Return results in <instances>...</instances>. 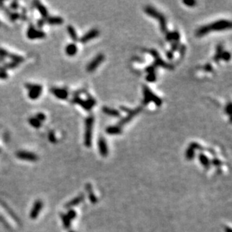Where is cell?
I'll return each instance as SVG.
<instances>
[{
    "label": "cell",
    "mask_w": 232,
    "mask_h": 232,
    "mask_svg": "<svg viewBox=\"0 0 232 232\" xmlns=\"http://www.w3.org/2000/svg\"><path fill=\"white\" fill-rule=\"evenodd\" d=\"M144 12H145V13L147 14V15H148L149 16L153 17L158 20V21L160 23V28H161V32H162L163 33H165V34H166L167 32H168V31H167V20L166 18L164 17V15L151 6L146 7V8H144Z\"/></svg>",
    "instance_id": "1"
},
{
    "label": "cell",
    "mask_w": 232,
    "mask_h": 232,
    "mask_svg": "<svg viewBox=\"0 0 232 232\" xmlns=\"http://www.w3.org/2000/svg\"><path fill=\"white\" fill-rule=\"evenodd\" d=\"M143 105H148L150 102H153L156 106H161L162 104V100L159 97L157 96L156 94L153 93L150 89V87L147 85L143 86Z\"/></svg>",
    "instance_id": "2"
},
{
    "label": "cell",
    "mask_w": 232,
    "mask_h": 232,
    "mask_svg": "<svg viewBox=\"0 0 232 232\" xmlns=\"http://www.w3.org/2000/svg\"><path fill=\"white\" fill-rule=\"evenodd\" d=\"M94 123L93 116H89L85 121V134H84V144L87 147L92 146V132Z\"/></svg>",
    "instance_id": "3"
},
{
    "label": "cell",
    "mask_w": 232,
    "mask_h": 232,
    "mask_svg": "<svg viewBox=\"0 0 232 232\" xmlns=\"http://www.w3.org/2000/svg\"><path fill=\"white\" fill-rule=\"evenodd\" d=\"M71 102L74 104L79 105L80 106L82 107L84 110H86L87 111H89L92 109V107L95 105V100L91 96H89V95L87 100H84L81 98H80L79 96H74L72 100H71Z\"/></svg>",
    "instance_id": "4"
},
{
    "label": "cell",
    "mask_w": 232,
    "mask_h": 232,
    "mask_svg": "<svg viewBox=\"0 0 232 232\" xmlns=\"http://www.w3.org/2000/svg\"><path fill=\"white\" fill-rule=\"evenodd\" d=\"M231 23L227 20H219L210 25H207L209 32L211 31H222L228 29H231Z\"/></svg>",
    "instance_id": "5"
},
{
    "label": "cell",
    "mask_w": 232,
    "mask_h": 232,
    "mask_svg": "<svg viewBox=\"0 0 232 232\" xmlns=\"http://www.w3.org/2000/svg\"><path fill=\"white\" fill-rule=\"evenodd\" d=\"M149 52H150V54L153 56V58H154L155 60L154 63H153V64L152 65L155 68H156V67H158V66H160V67H162V68H167V69H170V70H172L173 68H174L172 65L168 64V63L163 61V60L160 57L159 54V53L157 52V50H154V49H152V50H149Z\"/></svg>",
    "instance_id": "6"
},
{
    "label": "cell",
    "mask_w": 232,
    "mask_h": 232,
    "mask_svg": "<svg viewBox=\"0 0 232 232\" xmlns=\"http://www.w3.org/2000/svg\"><path fill=\"white\" fill-rule=\"evenodd\" d=\"M25 87L29 90L28 95H29V98L32 100H36L41 95L42 86L39 85V84H26Z\"/></svg>",
    "instance_id": "7"
},
{
    "label": "cell",
    "mask_w": 232,
    "mask_h": 232,
    "mask_svg": "<svg viewBox=\"0 0 232 232\" xmlns=\"http://www.w3.org/2000/svg\"><path fill=\"white\" fill-rule=\"evenodd\" d=\"M121 108H122V110H123V111L127 112L128 115L126 116V117H124L123 119H122L120 121H119L118 126H120V127L122 126L126 125V123H128L129 122H130V121L132 120V119H133L136 115H137L140 111H141V108H137L135 110H130L129 109V108H123V107H122Z\"/></svg>",
    "instance_id": "8"
},
{
    "label": "cell",
    "mask_w": 232,
    "mask_h": 232,
    "mask_svg": "<svg viewBox=\"0 0 232 232\" xmlns=\"http://www.w3.org/2000/svg\"><path fill=\"white\" fill-rule=\"evenodd\" d=\"M26 36H27L28 39L33 40V39H44V38H45L46 34L43 31L39 30V29H36L33 26L30 25L27 29Z\"/></svg>",
    "instance_id": "9"
},
{
    "label": "cell",
    "mask_w": 232,
    "mask_h": 232,
    "mask_svg": "<svg viewBox=\"0 0 232 232\" xmlns=\"http://www.w3.org/2000/svg\"><path fill=\"white\" fill-rule=\"evenodd\" d=\"M0 57L2 58H9L12 60V62H15V63L20 64V63L23 62V57H20L19 55L15 54V53H9L8 50H5L3 48H0Z\"/></svg>",
    "instance_id": "10"
},
{
    "label": "cell",
    "mask_w": 232,
    "mask_h": 232,
    "mask_svg": "<svg viewBox=\"0 0 232 232\" xmlns=\"http://www.w3.org/2000/svg\"><path fill=\"white\" fill-rule=\"evenodd\" d=\"M105 60V56H104L102 53H99L98 55H97L96 57L89 63V64L87 65V70L89 72H92V71H95L97 68H98V66L102 63Z\"/></svg>",
    "instance_id": "11"
},
{
    "label": "cell",
    "mask_w": 232,
    "mask_h": 232,
    "mask_svg": "<svg viewBox=\"0 0 232 232\" xmlns=\"http://www.w3.org/2000/svg\"><path fill=\"white\" fill-rule=\"evenodd\" d=\"M17 158L25 161H36L39 159V156L35 153H30L27 151H18L16 153Z\"/></svg>",
    "instance_id": "12"
},
{
    "label": "cell",
    "mask_w": 232,
    "mask_h": 232,
    "mask_svg": "<svg viewBox=\"0 0 232 232\" xmlns=\"http://www.w3.org/2000/svg\"><path fill=\"white\" fill-rule=\"evenodd\" d=\"M42 207H43V202L41 200H37L35 201L33 207H32V209L30 212V218L32 219H37L39 216V213L41 211Z\"/></svg>",
    "instance_id": "13"
},
{
    "label": "cell",
    "mask_w": 232,
    "mask_h": 232,
    "mask_svg": "<svg viewBox=\"0 0 232 232\" xmlns=\"http://www.w3.org/2000/svg\"><path fill=\"white\" fill-rule=\"evenodd\" d=\"M50 92L57 98L62 99V100H65L68 97V91L63 88H52L50 89Z\"/></svg>",
    "instance_id": "14"
},
{
    "label": "cell",
    "mask_w": 232,
    "mask_h": 232,
    "mask_svg": "<svg viewBox=\"0 0 232 232\" xmlns=\"http://www.w3.org/2000/svg\"><path fill=\"white\" fill-rule=\"evenodd\" d=\"M98 35H99V32H98V29H92L88 32H87V33L80 39V41H81V43L85 44L89 41L97 38L98 36Z\"/></svg>",
    "instance_id": "15"
},
{
    "label": "cell",
    "mask_w": 232,
    "mask_h": 232,
    "mask_svg": "<svg viewBox=\"0 0 232 232\" xmlns=\"http://www.w3.org/2000/svg\"><path fill=\"white\" fill-rule=\"evenodd\" d=\"M33 4H34L36 9L39 11L40 15H41L42 17H43L44 19H46V18L48 17V11H47V8H46L41 2H39V1H35V2H33Z\"/></svg>",
    "instance_id": "16"
},
{
    "label": "cell",
    "mask_w": 232,
    "mask_h": 232,
    "mask_svg": "<svg viewBox=\"0 0 232 232\" xmlns=\"http://www.w3.org/2000/svg\"><path fill=\"white\" fill-rule=\"evenodd\" d=\"M98 150H99V153H101V155L104 157L107 156L108 154V148L106 141H105L103 137H101V138L98 140Z\"/></svg>",
    "instance_id": "17"
},
{
    "label": "cell",
    "mask_w": 232,
    "mask_h": 232,
    "mask_svg": "<svg viewBox=\"0 0 232 232\" xmlns=\"http://www.w3.org/2000/svg\"><path fill=\"white\" fill-rule=\"evenodd\" d=\"M84 194H81V195H80L79 196L76 197V198H74V199H72L71 201H68V203L65 205V207L71 208L72 207L77 206V205L79 204L81 202H82L83 201H84Z\"/></svg>",
    "instance_id": "18"
},
{
    "label": "cell",
    "mask_w": 232,
    "mask_h": 232,
    "mask_svg": "<svg viewBox=\"0 0 232 232\" xmlns=\"http://www.w3.org/2000/svg\"><path fill=\"white\" fill-rule=\"evenodd\" d=\"M45 20V23L50 25H61L63 23V19L60 17H47Z\"/></svg>",
    "instance_id": "19"
},
{
    "label": "cell",
    "mask_w": 232,
    "mask_h": 232,
    "mask_svg": "<svg viewBox=\"0 0 232 232\" xmlns=\"http://www.w3.org/2000/svg\"><path fill=\"white\" fill-rule=\"evenodd\" d=\"M106 132L108 135H119L122 133V128L118 126V125L117 126H108L106 129Z\"/></svg>",
    "instance_id": "20"
},
{
    "label": "cell",
    "mask_w": 232,
    "mask_h": 232,
    "mask_svg": "<svg viewBox=\"0 0 232 232\" xmlns=\"http://www.w3.org/2000/svg\"><path fill=\"white\" fill-rule=\"evenodd\" d=\"M102 111L107 115L109 116H114V117H119L120 116V113L117 110L113 109V108H110L108 107H103L102 108Z\"/></svg>",
    "instance_id": "21"
},
{
    "label": "cell",
    "mask_w": 232,
    "mask_h": 232,
    "mask_svg": "<svg viewBox=\"0 0 232 232\" xmlns=\"http://www.w3.org/2000/svg\"><path fill=\"white\" fill-rule=\"evenodd\" d=\"M77 47L75 44H69L66 46L65 47V53L69 57H73L77 53Z\"/></svg>",
    "instance_id": "22"
},
{
    "label": "cell",
    "mask_w": 232,
    "mask_h": 232,
    "mask_svg": "<svg viewBox=\"0 0 232 232\" xmlns=\"http://www.w3.org/2000/svg\"><path fill=\"white\" fill-rule=\"evenodd\" d=\"M67 31H68V33L69 34L71 39H72L74 41H78V37H77V32H76L75 29H74L72 26L68 25V26H67Z\"/></svg>",
    "instance_id": "23"
},
{
    "label": "cell",
    "mask_w": 232,
    "mask_h": 232,
    "mask_svg": "<svg viewBox=\"0 0 232 232\" xmlns=\"http://www.w3.org/2000/svg\"><path fill=\"white\" fill-rule=\"evenodd\" d=\"M199 160H200V162L201 163L202 165L205 167V168H209V160L208 159V157L206 155L203 154V153H200L199 154Z\"/></svg>",
    "instance_id": "24"
},
{
    "label": "cell",
    "mask_w": 232,
    "mask_h": 232,
    "mask_svg": "<svg viewBox=\"0 0 232 232\" xmlns=\"http://www.w3.org/2000/svg\"><path fill=\"white\" fill-rule=\"evenodd\" d=\"M29 123L35 129H39L41 126V122L36 117H31L29 119Z\"/></svg>",
    "instance_id": "25"
},
{
    "label": "cell",
    "mask_w": 232,
    "mask_h": 232,
    "mask_svg": "<svg viewBox=\"0 0 232 232\" xmlns=\"http://www.w3.org/2000/svg\"><path fill=\"white\" fill-rule=\"evenodd\" d=\"M86 189H87V192H89V199H90L91 202H92V203H95V202H96V201H97L96 197L95 196L94 193L92 192V186H91L90 184H87V185H86Z\"/></svg>",
    "instance_id": "26"
},
{
    "label": "cell",
    "mask_w": 232,
    "mask_h": 232,
    "mask_svg": "<svg viewBox=\"0 0 232 232\" xmlns=\"http://www.w3.org/2000/svg\"><path fill=\"white\" fill-rule=\"evenodd\" d=\"M223 45L222 44H219V45L217 46V47H216V55H215V57H214V60L215 62H216V63H218V62L221 59V56H222V54H223Z\"/></svg>",
    "instance_id": "27"
},
{
    "label": "cell",
    "mask_w": 232,
    "mask_h": 232,
    "mask_svg": "<svg viewBox=\"0 0 232 232\" xmlns=\"http://www.w3.org/2000/svg\"><path fill=\"white\" fill-rule=\"evenodd\" d=\"M61 219L65 228H68L71 226V220L69 219V218L66 216V215L61 214Z\"/></svg>",
    "instance_id": "28"
},
{
    "label": "cell",
    "mask_w": 232,
    "mask_h": 232,
    "mask_svg": "<svg viewBox=\"0 0 232 232\" xmlns=\"http://www.w3.org/2000/svg\"><path fill=\"white\" fill-rule=\"evenodd\" d=\"M18 63H15V62H11V63H5V65H3V66H2L3 69H12V68H15L16 67H17Z\"/></svg>",
    "instance_id": "29"
},
{
    "label": "cell",
    "mask_w": 232,
    "mask_h": 232,
    "mask_svg": "<svg viewBox=\"0 0 232 232\" xmlns=\"http://www.w3.org/2000/svg\"><path fill=\"white\" fill-rule=\"evenodd\" d=\"M185 156H186L187 159L192 160V159L194 158V156H195V150L189 147L186 150V153H185Z\"/></svg>",
    "instance_id": "30"
},
{
    "label": "cell",
    "mask_w": 232,
    "mask_h": 232,
    "mask_svg": "<svg viewBox=\"0 0 232 232\" xmlns=\"http://www.w3.org/2000/svg\"><path fill=\"white\" fill-rule=\"evenodd\" d=\"M2 206L3 207L5 208V209H6V211L8 212V214L11 215V216H12V217L13 218V219H15V221H17V223H19L20 221H19V219H17V216H15V214L13 213V212L11 211V210H12V209H9V207H8L7 206V205H5V204H3V203H2Z\"/></svg>",
    "instance_id": "31"
},
{
    "label": "cell",
    "mask_w": 232,
    "mask_h": 232,
    "mask_svg": "<svg viewBox=\"0 0 232 232\" xmlns=\"http://www.w3.org/2000/svg\"><path fill=\"white\" fill-rule=\"evenodd\" d=\"M146 80H147L148 82H155V81H156V72L147 74V77H146Z\"/></svg>",
    "instance_id": "32"
},
{
    "label": "cell",
    "mask_w": 232,
    "mask_h": 232,
    "mask_svg": "<svg viewBox=\"0 0 232 232\" xmlns=\"http://www.w3.org/2000/svg\"><path fill=\"white\" fill-rule=\"evenodd\" d=\"M76 212L74 211V210H73V209H70V210H68V213L66 214V216H68V218H69L70 220H72V219H74V218L76 217Z\"/></svg>",
    "instance_id": "33"
},
{
    "label": "cell",
    "mask_w": 232,
    "mask_h": 232,
    "mask_svg": "<svg viewBox=\"0 0 232 232\" xmlns=\"http://www.w3.org/2000/svg\"><path fill=\"white\" fill-rule=\"evenodd\" d=\"M221 59H223L225 61H228V60L231 59L230 53L228 51L223 52V54H222V56H221Z\"/></svg>",
    "instance_id": "34"
},
{
    "label": "cell",
    "mask_w": 232,
    "mask_h": 232,
    "mask_svg": "<svg viewBox=\"0 0 232 232\" xmlns=\"http://www.w3.org/2000/svg\"><path fill=\"white\" fill-rule=\"evenodd\" d=\"M8 77V75L5 69H3V68L0 69V79H7Z\"/></svg>",
    "instance_id": "35"
},
{
    "label": "cell",
    "mask_w": 232,
    "mask_h": 232,
    "mask_svg": "<svg viewBox=\"0 0 232 232\" xmlns=\"http://www.w3.org/2000/svg\"><path fill=\"white\" fill-rule=\"evenodd\" d=\"M183 2L189 7H193L196 4V2L194 0H184Z\"/></svg>",
    "instance_id": "36"
},
{
    "label": "cell",
    "mask_w": 232,
    "mask_h": 232,
    "mask_svg": "<svg viewBox=\"0 0 232 232\" xmlns=\"http://www.w3.org/2000/svg\"><path fill=\"white\" fill-rule=\"evenodd\" d=\"M35 117L36 118V119H39L40 122H42V121H44L46 119V116L43 113H38L37 114H36V116H35Z\"/></svg>",
    "instance_id": "37"
},
{
    "label": "cell",
    "mask_w": 232,
    "mask_h": 232,
    "mask_svg": "<svg viewBox=\"0 0 232 232\" xmlns=\"http://www.w3.org/2000/svg\"><path fill=\"white\" fill-rule=\"evenodd\" d=\"M180 38V33L177 31L173 32V41H174V42H179Z\"/></svg>",
    "instance_id": "38"
},
{
    "label": "cell",
    "mask_w": 232,
    "mask_h": 232,
    "mask_svg": "<svg viewBox=\"0 0 232 232\" xmlns=\"http://www.w3.org/2000/svg\"><path fill=\"white\" fill-rule=\"evenodd\" d=\"M48 138H49V140H50L51 143H56V141H57V139H56L55 135L53 132H50V133H49Z\"/></svg>",
    "instance_id": "39"
},
{
    "label": "cell",
    "mask_w": 232,
    "mask_h": 232,
    "mask_svg": "<svg viewBox=\"0 0 232 232\" xmlns=\"http://www.w3.org/2000/svg\"><path fill=\"white\" fill-rule=\"evenodd\" d=\"M178 44H179V42H173L172 45H171V51L174 53L175 50H177L178 48Z\"/></svg>",
    "instance_id": "40"
},
{
    "label": "cell",
    "mask_w": 232,
    "mask_h": 232,
    "mask_svg": "<svg viewBox=\"0 0 232 232\" xmlns=\"http://www.w3.org/2000/svg\"><path fill=\"white\" fill-rule=\"evenodd\" d=\"M10 8H12V9H13V10L17 9V8H19V5H18V2H12V3H11V5H10Z\"/></svg>",
    "instance_id": "41"
},
{
    "label": "cell",
    "mask_w": 232,
    "mask_h": 232,
    "mask_svg": "<svg viewBox=\"0 0 232 232\" xmlns=\"http://www.w3.org/2000/svg\"><path fill=\"white\" fill-rule=\"evenodd\" d=\"M231 104L228 103V105L225 107V113H227V114L231 115Z\"/></svg>",
    "instance_id": "42"
},
{
    "label": "cell",
    "mask_w": 232,
    "mask_h": 232,
    "mask_svg": "<svg viewBox=\"0 0 232 232\" xmlns=\"http://www.w3.org/2000/svg\"><path fill=\"white\" fill-rule=\"evenodd\" d=\"M166 39L168 41H173V32H167L166 33Z\"/></svg>",
    "instance_id": "43"
},
{
    "label": "cell",
    "mask_w": 232,
    "mask_h": 232,
    "mask_svg": "<svg viewBox=\"0 0 232 232\" xmlns=\"http://www.w3.org/2000/svg\"><path fill=\"white\" fill-rule=\"evenodd\" d=\"M204 70H206L207 71H213V67H212V65L210 63H208L206 65L204 66Z\"/></svg>",
    "instance_id": "44"
},
{
    "label": "cell",
    "mask_w": 232,
    "mask_h": 232,
    "mask_svg": "<svg viewBox=\"0 0 232 232\" xmlns=\"http://www.w3.org/2000/svg\"><path fill=\"white\" fill-rule=\"evenodd\" d=\"M45 23V20H44V19H40L38 20V26L39 27H42V26H44V24Z\"/></svg>",
    "instance_id": "45"
},
{
    "label": "cell",
    "mask_w": 232,
    "mask_h": 232,
    "mask_svg": "<svg viewBox=\"0 0 232 232\" xmlns=\"http://www.w3.org/2000/svg\"><path fill=\"white\" fill-rule=\"evenodd\" d=\"M212 163H213L214 165H216V166H219V165H220L222 163H221V161H219L218 159H214L213 160H212Z\"/></svg>",
    "instance_id": "46"
},
{
    "label": "cell",
    "mask_w": 232,
    "mask_h": 232,
    "mask_svg": "<svg viewBox=\"0 0 232 232\" xmlns=\"http://www.w3.org/2000/svg\"><path fill=\"white\" fill-rule=\"evenodd\" d=\"M167 57H168L169 60H172L173 57H174V53H173L171 50H170V51H168L167 52Z\"/></svg>",
    "instance_id": "47"
},
{
    "label": "cell",
    "mask_w": 232,
    "mask_h": 232,
    "mask_svg": "<svg viewBox=\"0 0 232 232\" xmlns=\"http://www.w3.org/2000/svg\"><path fill=\"white\" fill-rule=\"evenodd\" d=\"M185 47L184 45H182L181 46L180 49V54L181 56H183V54L185 53Z\"/></svg>",
    "instance_id": "48"
},
{
    "label": "cell",
    "mask_w": 232,
    "mask_h": 232,
    "mask_svg": "<svg viewBox=\"0 0 232 232\" xmlns=\"http://www.w3.org/2000/svg\"><path fill=\"white\" fill-rule=\"evenodd\" d=\"M225 231L226 232H231V230L230 228H225Z\"/></svg>",
    "instance_id": "49"
},
{
    "label": "cell",
    "mask_w": 232,
    "mask_h": 232,
    "mask_svg": "<svg viewBox=\"0 0 232 232\" xmlns=\"http://www.w3.org/2000/svg\"><path fill=\"white\" fill-rule=\"evenodd\" d=\"M70 232H75V231H70Z\"/></svg>",
    "instance_id": "50"
}]
</instances>
